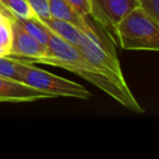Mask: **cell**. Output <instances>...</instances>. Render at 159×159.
<instances>
[{
    "label": "cell",
    "instance_id": "1",
    "mask_svg": "<svg viewBox=\"0 0 159 159\" xmlns=\"http://www.w3.org/2000/svg\"><path fill=\"white\" fill-rule=\"evenodd\" d=\"M27 61L32 63L57 66L70 71L86 80L87 82L117 100L130 111L137 115L144 113V109L135 99L125 80H118L105 71L100 70L91 61H89L76 46H73L66 40L61 39L52 32H50V38L44 55L39 58Z\"/></svg>",
    "mask_w": 159,
    "mask_h": 159
},
{
    "label": "cell",
    "instance_id": "2",
    "mask_svg": "<svg viewBox=\"0 0 159 159\" xmlns=\"http://www.w3.org/2000/svg\"><path fill=\"white\" fill-rule=\"evenodd\" d=\"M113 37L124 50L158 51L159 22L136 7L118 23Z\"/></svg>",
    "mask_w": 159,
    "mask_h": 159
},
{
    "label": "cell",
    "instance_id": "3",
    "mask_svg": "<svg viewBox=\"0 0 159 159\" xmlns=\"http://www.w3.org/2000/svg\"><path fill=\"white\" fill-rule=\"evenodd\" d=\"M21 82L43 93L48 94L51 98L70 97L89 99L92 97V93L83 85L37 68L35 64L27 60H24V69Z\"/></svg>",
    "mask_w": 159,
    "mask_h": 159
},
{
    "label": "cell",
    "instance_id": "4",
    "mask_svg": "<svg viewBox=\"0 0 159 159\" xmlns=\"http://www.w3.org/2000/svg\"><path fill=\"white\" fill-rule=\"evenodd\" d=\"M81 32L82 38L77 48L82 51L85 58L116 79L125 80L115 47L99 35L91 24L84 30H81Z\"/></svg>",
    "mask_w": 159,
    "mask_h": 159
},
{
    "label": "cell",
    "instance_id": "5",
    "mask_svg": "<svg viewBox=\"0 0 159 159\" xmlns=\"http://www.w3.org/2000/svg\"><path fill=\"white\" fill-rule=\"evenodd\" d=\"M137 6V0H89V13L110 38L118 23Z\"/></svg>",
    "mask_w": 159,
    "mask_h": 159
},
{
    "label": "cell",
    "instance_id": "6",
    "mask_svg": "<svg viewBox=\"0 0 159 159\" xmlns=\"http://www.w3.org/2000/svg\"><path fill=\"white\" fill-rule=\"evenodd\" d=\"M46 47L31 35L16 18H12V43L9 56L25 60L42 57Z\"/></svg>",
    "mask_w": 159,
    "mask_h": 159
},
{
    "label": "cell",
    "instance_id": "7",
    "mask_svg": "<svg viewBox=\"0 0 159 159\" xmlns=\"http://www.w3.org/2000/svg\"><path fill=\"white\" fill-rule=\"evenodd\" d=\"M51 98L20 81L0 76V102H31Z\"/></svg>",
    "mask_w": 159,
    "mask_h": 159
},
{
    "label": "cell",
    "instance_id": "8",
    "mask_svg": "<svg viewBox=\"0 0 159 159\" xmlns=\"http://www.w3.org/2000/svg\"><path fill=\"white\" fill-rule=\"evenodd\" d=\"M49 13L50 18L66 21L79 30H84L89 24L86 18L80 16L66 0H49Z\"/></svg>",
    "mask_w": 159,
    "mask_h": 159
},
{
    "label": "cell",
    "instance_id": "9",
    "mask_svg": "<svg viewBox=\"0 0 159 159\" xmlns=\"http://www.w3.org/2000/svg\"><path fill=\"white\" fill-rule=\"evenodd\" d=\"M39 21L58 37L66 40V43L73 45V46L79 47L80 43H81V38H82V32L76 26L66 22V21L58 20V19L53 18L44 19V20Z\"/></svg>",
    "mask_w": 159,
    "mask_h": 159
},
{
    "label": "cell",
    "instance_id": "10",
    "mask_svg": "<svg viewBox=\"0 0 159 159\" xmlns=\"http://www.w3.org/2000/svg\"><path fill=\"white\" fill-rule=\"evenodd\" d=\"M24 69V60L20 58L1 56L0 57V76L20 81Z\"/></svg>",
    "mask_w": 159,
    "mask_h": 159
},
{
    "label": "cell",
    "instance_id": "11",
    "mask_svg": "<svg viewBox=\"0 0 159 159\" xmlns=\"http://www.w3.org/2000/svg\"><path fill=\"white\" fill-rule=\"evenodd\" d=\"M21 23L23 27L31 34L33 37H35L40 44L47 46L50 38V31L38 20L37 18L34 19H20L16 18Z\"/></svg>",
    "mask_w": 159,
    "mask_h": 159
},
{
    "label": "cell",
    "instance_id": "12",
    "mask_svg": "<svg viewBox=\"0 0 159 159\" xmlns=\"http://www.w3.org/2000/svg\"><path fill=\"white\" fill-rule=\"evenodd\" d=\"M0 3L14 16L20 19H34L35 13L26 0H0Z\"/></svg>",
    "mask_w": 159,
    "mask_h": 159
},
{
    "label": "cell",
    "instance_id": "13",
    "mask_svg": "<svg viewBox=\"0 0 159 159\" xmlns=\"http://www.w3.org/2000/svg\"><path fill=\"white\" fill-rule=\"evenodd\" d=\"M12 43V19L3 18L0 20V48L9 56Z\"/></svg>",
    "mask_w": 159,
    "mask_h": 159
},
{
    "label": "cell",
    "instance_id": "14",
    "mask_svg": "<svg viewBox=\"0 0 159 159\" xmlns=\"http://www.w3.org/2000/svg\"><path fill=\"white\" fill-rule=\"evenodd\" d=\"M30 7L35 13L36 18L39 20L50 18L49 13V0H26Z\"/></svg>",
    "mask_w": 159,
    "mask_h": 159
},
{
    "label": "cell",
    "instance_id": "15",
    "mask_svg": "<svg viewBox=\"0 0 159 159\" xmlns=\"http://www.w3.org/2000/svg\"><path fill=\"white\" fill-rule=\"evenodd\" d=\"M137 6L155 21L159 22V0H137Z\"/></svg>",
    "mask_w": 159,
    "mask_h": 159
},
{
    "label": "cell",
    "instance_id": "16",
    "mask_svg": "<svg viewBox=\"0 0 159 159\" xmlns=\"http://www.w3.org/2000/svg\"><path fill=\"white\" fill-rule=\"evenodd\" d=\"M66 2L80 14L87 18L89 13V0H66Z\"/></svg>",
    "mask_w": 159,
    "mask_h": 159
},
{
    "label": "cell",
    "instance_id": "17",
    "mask_svg": "<svg viewBox=\"0 0 159 159\" xmlns=\"http://www.w3.org/2000/svg\"><path fill=\"white\" fill-rule=\"evenodd\" d=\"M0 11H1V12H3V13H6V14H7V16H11V18H12V16H12V14H11V13H10V12H9V11H8V10H7V9H6V8H5V7H3V6H2V5H1V3H0Z\"/></svg>",
    "mask_w": 159,
    "mask_h": 159
}]
</instances>
